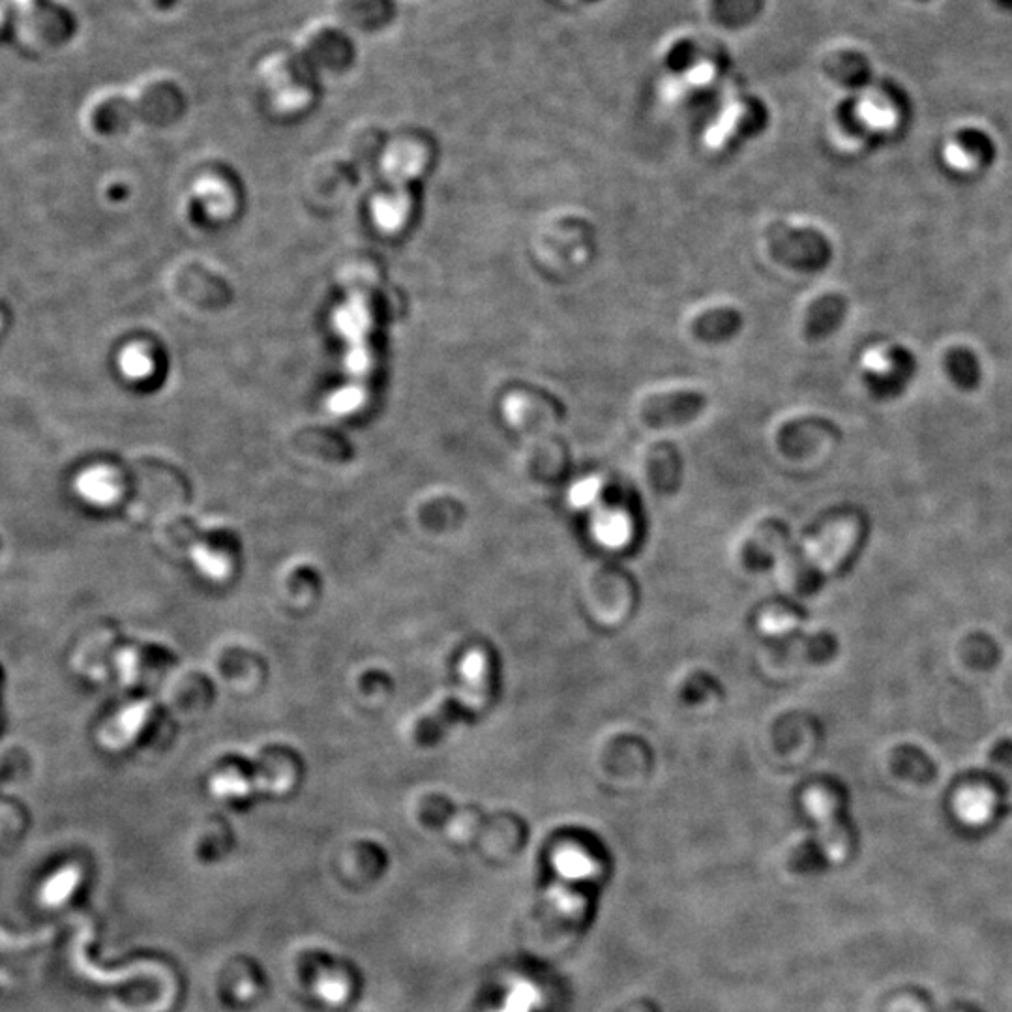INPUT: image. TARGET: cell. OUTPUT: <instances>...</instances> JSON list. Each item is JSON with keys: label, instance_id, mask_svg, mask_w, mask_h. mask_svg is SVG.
<instances>
[{"label": "cell", "instance_id": "obj_1", "mask_svg": "<svg viewBox=\"0 0 1012 1012\" xmlns=\"http://www.w3.org/2000/svg\"><path fill=\"white\" fill-rule=\"evenodd\" d=\"M347 297L332 315V325L345 343V385L334 390L328 398V409L334 415L355 413L366 400L368 381L372 373L373 310L372 285L366 274L351 270L343 278Z\"/></svg>", "mask_w": 1012, "mask_h": 1012}, {"label": "cell", "instance_id": "obj_2", "mask_svg": "<svg viewBox=\"0 0 1012 1012\" xmlns=\"http://www.w3.org/2000/svg\"><path fill=\"white\" fill-rule=\"evenodd\" d=\"M424 165V154L413 145H398L388 150L383 160L385 192L373 199V222L381 231L394 233L402 229L411 210V195L407 184L415 179Z\"/></svg>", "mask_w": 1012, "mask_h": 1012}, {"label": "cell", "instance_id": "obj_3", "mask_svg": "<svg viewBox=\"0 0 1012 1012\" xmlns=\"http://www.w3.org/2000/svg\"><path fill=\"white\" fill-rule=\"evenodd\" d=\"M462 685L456 690L454 700L445 701L430 718H426L422 730L441 733L448 726L465 715L480 711L490 696V660L482 651H471L463 658Z\"/></svg>", "mask_w": 1012, "mask_h": 1012}, {"label": "cell", "instance_id": "obj_4", "mask_svg": "<svg viewBox=\"0 0 1012 1012\" xmlns=\"http://www.w3.org/2000/svg\"><path fill=\"white\" fill-rule=\"evenodd\" d=\"M859 536L857 521L838 520L810 538L803 551V580H816L834 572L851 553Z\"/></svg>", "mask_w": 1012, "mask_h": 1012}, {"label": "cell", "instance_id": "obj_5", "mask_svg": "<svg viewBox=\"0 0 1012 1012\" xmlns=\"http://www.w3.org/2000/svg\"><path fill=\"white\" fill-rule=\"evenodd\" d=\"M806 808L819 825V836L831 859H842L849 851L848 834L844 831L833 795L825 789H810L806 793Z\"/></svg>", "mask_w": 1012, "mask_h": 1012}, {"label": "cell", "instance_id": "obj_6", "mask_svg": "<svg viewBox=\"0 0 1012 1012\" xmlns=\"http://www.w3.org/2000/svg\"><path fill=\"white\" fill-rule=\"evenodd\" d=\"M293 776L291 774H283V776H274V778H244L242 774L237 771H227L224 774H218L210 780V789L216 797H246V795H252L255 791H285L293 784Z\"/></svg>", "mask_w": 1012, "mask_h": 1012}, {"label": "cell", "instance_id": "obj_7", "mask_svg": "<svg viewBox=\"0 0 1012 1012\" xmlns=\"http://www.w3.org/2000/svg\"><path fill=\"white\" fill-rule=\"evenodd\" d=\"M149 715L150 705L145 701L135 703L132 707H126L124 711H120V715L115 720H111L105 726L104 733H102L104 745L107 748H113V750L130 745L139 735V731L143 730V726L147 724Z\"/></svg>", "mask_w": 1012, "mask_h": 1012}, {"label": "cell", "instance_id": "obj_8", "mask_svg": "<svg viewBox=\"0 0 1012 1012\" xmlns=\"http://www.w3.org/2000/svg\"><path fill=\"white\" fill-rule=\"evenodd\" d=\"M701 407H703V398L700 394L677 392V394H668V396H656V400L647 403L645 413L656 420L673 422V420H685L686 417L700 413Z\"/></svg>", "mask_w": 1012, "mask_h": 1012}, {"label": "cell", "instance_id": "obj_9", "mask_svg": "<svg viewBox=\"0 0 1012 1012\" xmlns=\"http://www.w3.org/2000/svg\"><path fill=\"white\" fill-rule=\"evenodd\" d=\"M994 793L983 786L964 789L956 801V812L969 825H983L994 814Z\"/></svg>", "mask_w": 1012, "mask_h": 1012}, {"label": "cell", "instance_id": "obj_10", "mask_svg": "<svg viewBox=\"0 0 1012 1012\" xmlns=\"http://www.w3.org/2000/svg\"><path fill=\"white\" fill-rule=\"evenodd\" d=\"M79 492L94 505H109L117 499L120 488L117 477L109 469H92L77 482Z\"/></svg>", "mask_w": 1012, "mask_h": 1012}, {"label": "cell", "instance_id": "obj_11", "mask_svg": "<svg viewBox=\"0 0 1012 1012\" xmlns=\"http://www.w3.org/2000/svg\"><path fill=\"white\" fill-rule=\"evenodd\" d=\"M593 533L596 540L608 548H621L632 536V525L625 514L604 510L596 514L593 521Z\"/></svg>", "mask_w": 1012, "mask_h": 1012}, {"label": "cell", "instance_id": "obj_12", "mask_svg": "<svg viewBox=\"0 0 1012 1012\" xmlns=\"http://www.w3.org/2000/svg\"><path fill=\"white\" fill-rule=\"evenodd\" d=\"M190 557L201 574H205L209 580H224L231 570L224 555L220 551L210 550V546L205 544H194L190 548Z\"/></svg>", "mask_w": 1012, "mask_h": 1012}, {"label": "cell", "instance_id": "obj_13", "mask_svg": "<svg viewBox=\"0 0 1012 1012\" xmlns=\"http://www.w3.org/2000/svg\"><path fill=\"white\" fill-rule=\"evenodd\" d=\"M77 881H79V874L75 868L62 870L55 878L49 879L44 887L45 904H49V906L62 904L70 894L74 893Z\"/></svg>", "mask_w": 1012, "mask_h": 1012}, {"label": "cell", "instance_id": "obj_14", "mask_svg": "<svg viewBox=\"0 0 1012 1012\" xmlns=\"http://www.w3.org/2000/svg\"><path fill=\"white\" fill-rule=\"evenodd\" d=\"M795 626H797V619L789 611L778 610V608L765 611L759 619V628L769 636H784Z\"/></svg>", "mask_w": 1012, "mask_h": 1012}, {"label": "cell", "instance_id": "obj_15", "mask_svg": "<svg viewBox=\"0 0 1012 1012\" xmlns=\"http://www.w3.org/2000/svg\"><path fill=\"white\" fill-rule=\"evenodd\" d=\"M598 495H600V482L596 478H587L572 488L570 503L578 508H587L595 505Z\"/></svg>", "mask_w": 1012, "mask_h": 1012}, {"label": "cell", "instance_id": "obj_16", "mask_svg": "<svg viewBox=\"0 0 1012 1012\" xmlns=\"http://www.w3.org/2000/svg\"><path fill=\"white\" fill-rule=\"evenodd\" d=\"M124 370L130 375H147L150 372V360L141 349H130L124 355Z\"/></svg>", "mask_w": 1012, "mask_h": 1012}, {"label": "cell", "instance_id": "obj_17", "mask_svg": "<svg viewBox=\"0 0 1012 1012\" xmlns=\"http://www.w3.org/2000/svg\"><path fill=\"white\" fill-rule=\"evenodd\" d=\"M317 994L328 1003H340L347 994V986L336 979H325L317 984Z\"/></svg>", "mask_w": 1012, "mask_h": 1012}, {"label": "cell", "instance_id": "obj_18", "mask_svg": "<svg viewBox=\"0 0 1012 1012\" xmlns=\"http://www.w3.org/2000/svg\"><path fill=\"white\" fill-rule=\"evenodd\" d=\"M994 767L1012 789V745H1001L994 752Z\"/></svg>", "mask_w": 1012, "mask_h": 1012}, {"label": "cell", "instance_id": "obj_19", "mask_svg": "<svg viewBox=\"0 0 1012 1012\" xmlns=\"http://www.w3.org/2000/svg\"><path fill=\"white\" fill-rule=\"evenodd\" d=\"M152 2H154L160 10H171V8H175V6H177V2H179V0H152Z\"/></svg>", "mask_w": 1012, "mask_h": 1012}]
</instances>
